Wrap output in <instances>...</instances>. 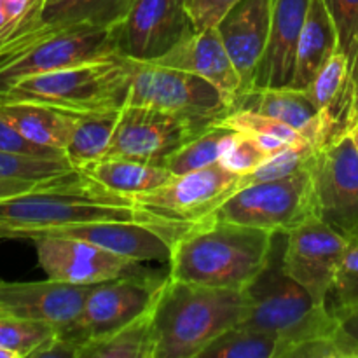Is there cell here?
<instances>
[{"label": "cell", "mask_w": 358, "mask_h": 358, "mask_svg": "<svg viewBox=\"0 0 358 358\" xmlns=\"http://www.w3.org/2000/svg\"><path fill=\"white\" fill-rule=\"evenodd\" d=\"M122 220L152 227L128 196L108 191L77 170L24 194L0 199V238H34L76 224Z\"/></svg>", "instance_id": "obj_1"}, {"label": "cell", "mask_w": 358, "mask_h": 358, "mask_svg": "<svg viewBox=\"0 0 358 358\" xmlns=\"http://www.w3.org/2000/svg\"><path fill=\"white\" fill-rule=\"evenodd\" d=\"M278 233L208 217L171 243V280L245 290L266 268Z\"/></svg>", "instance_id": "obj_2"}, {"label": "cell", "mask_w": 358, "mask_h": 358, "mask_svg": "<svg viewBox=\"0 0 358 358\" xmlns=\"http://www.w3.org/2000/svg\"><path fill=\"white\" fill-rule=\"evenodd\" d=\"M247 311L243 290L177 282L168 275L152 311L156 358H201Z\"/></svg>", "instance_id": "obj_3"}, {"label": "cell", "mask_w": 358, "mask_h": 358, "mask_svg": "<svg viewBox=\"0 0 358 358\" xmlns=\"http://www.w3.org/2000/svg\"><path fill=\"white\" fill-rule=\"evenodd\" d=\"M283 243L285 234L278 233L266 268L243 290L247 311L238 325L280 336V358H285L292 346L339 325L329 306L315 303L310 292L287 275L282 266Z\"/></svg>", "instance_id": "obj_4"}, {"label": "cell", "mask_w": 358, "mask_h": 358, "mask_svg": "<svg viewBox=\"0 0 358 358\" xmlns=\"http://www.w3.org/2000/svg\"><path fill=\"white\" fill-rule=\"evenodd\" d=\"M129 76L131 59L117 56L28 77L0 93V101H31L76 114L122 110L128 100Z\"/></svg>", "instance_id": "obj_5"}, {"label": "cell", "mask_w": 358, "mask_h": 358, "mask_svg": "<svg viewBox=\"0 0 358 358\" xmlns=\"http://www.w3.org/2000/svg\"><path fill=\"white\" fill-rule=\"evenodd\" d=\"M243 184V175L227 170L222 163L173 175L166 184L154 191L133 196V205L142 210L152 227L163 233L173 243L185 227L212 217L238 192Z\"/></svg>", "instance_id": "obj_6"}, {"label": "cell", "mask_w": 358, "mask_h": 358, "mask_svg": "<svg viewBox=\"0 0 358 358\" xmlns=\"http://www.w3.org/2000/svg\"><path fill=\"white\" fill-rule=\"evenodd\" d=\"M126 105L150 107L210 128L233 112V101L201 77L156 62H133Z\"/></svg>", "instance_id": "obj_7"}, {"label": "cell", "mask_w": 358, "mask_h": 358, "mask_svg": "<svg viewBox=\"0 0 358 358\" xmlns=\"http://www.w3.org/2000/svg\"><path fill=\"white\" fill-rule=\"evenodd\" d=\"M168 280V271L138 268L91 285L86 303L73 324L58 332L76 350L91 339L101 338L145 315L156 303Z\"/></svg>", "instance_id": "obj_8"}, {"label": "cell", "mask_w": 358, "mask_h": 358, "mask_svg": "<svg viewBox=\"0 0 358 358\" xmlns=\"http://www.w3.org/2000/svg\"><path fill=\"white\" fill-rule=\"evenodd\" d=\"M117 27H70L0 52V93L42 73L117 58Z\"/></svg>", "instance_id": "obj_9"}, {"label": "cell", "mask_w": 358, "mask_h": 358, "mask_svg": "<svg viewBox=\"0 0 358 358\" xmlns=\"http://www.w3.org/2000/svg\"><path fill=\"white\" fill-rule=\"evenodd\" d=\"M310 166L290 177L240 189L212 217L271 233H290L317 215Z\"/></svg>", "instance_id": "obj_10"}, {"label": "cell", "mask_w": 358, "mask_h": 358, "mask_svg": "<svg viewBox=\"0 0 358 358\" xmlns=\"http://www.w3.org/2000/svg\"><path fill=\"white\" fill-rule=\"evenodd\" d=\"M348 243V236L313 215L285 234L282 266L287 275L310 292L315 303L327 306Z\"/></svg>", "instance_id": "obj_11"}, {"label": "cell", "mask_w": 358, "mask_h": 358, "mask_svg": "<svg viewBox=\"0 0 358 358\" xmlns=\"http://www.w3.org/2000/svg\"><path fill=\"white\" fill-rule=\"evenodd\" d=\"M310 170L317 215L345 236H357L358 149L350 135L317 149Z\"/></svg>", "instance_id": "obj_12"}, {"label": "cell", "mask_w": 358, "mask_h": 358, "mask_svg": "<svg viewBox=\"0 0 358 358\" xmlns=\"http://www.w3.org/2000/svg\"><path fill=\"white\" fill-rule=\"evenodd\" d=\"M205 129L157 108L126 105L105 157H128L163 164Z\"/></svg>", "instance_id": "obj_13"}, {"label": "cell", "mask_w": 358, "mask_h": 358, "mask_svg": "<svg viewBox=\"0 0 358 358\" xmlns=\"http://www.w3.org/2000/svg\"><path fill=\"white\" fill-rule=\"evenodd\" d=\"M194 30L187 0H133L117 27L119 55L157 62Z\"/></svg>", "instance_id": "obj_14"}, {"label": "cell", "mask_w": 358, "mask_h": 358, "mask_svg": "<svg viewBox=\"0 0 358 358\" xmlns=\"http://www.w3.org/2000/svg\"><path fill=\"white\" fill-rule=\"evenodd\" d=\"M37 259L48 278L73 285H94L105 280L117 278L138 262L115 255L90 241L59 234H42L31 240Z\"/></svg>", "instance_id": "obj_15"}, {"label": "cell", "mask_w": 358, "mask_h": 358, "mask_svg": "<svg viewBox=\"0 0 358 358\" xmlns=\"http://www.w3.org/2000/svg\"><path fill=\"white\" fill-rule=\"evenodd\" d=\"M91 285L44 280V282H0V315L42 322L56 334L76 322Z\"/></svg>", "instance_id": "obj_16"}, {"label": "cell", "mask_w": 358, "mask_h": 358, "mask_svg": "<svg viewBox=\"0 0 358 358\" xmlns=\"http://www.w3.org/2000/svg\"><path fill=\"white\" fill-rule=\"evenodd\" d=\"M273 0H238L217 30L241 79V94L252 90L266 51L271 27Z\"/></svg>", "instance_id": "obj_17"}, {"label": "cell", "mask_w": 358, "mask_h": 358, "mask_svg": "<svg viewBox=\"0 0 358 358\" xmlns=\"http://www.w3.org/2000/svg\"><path fill=\"white\" fill-rule=\"evenodd\" d=\"M156 63L185 70L208 80L234 101L241 94V79L220 38L217 27L194 30Z\"/></svg>", "instance_id": "obj_18"}, {"label": "cell", "mask_w": 358, "mask_h": 358, "mask_svg": "<svg viewBox=\"0 0 358 358\" xmlns=\"http://www.w3.org/2000/svg\"><path fill=\"white\" fill-rule=\"evenodd\" d=\"M51 234L90 241L115 255L133 262H170L171 241L154 227L140 222L101 220V222L76 224Z\"/></svg>", "instance_id": "obj_19"}, {"label": "cell", "mask_w": 358, "mask_h": 358, "mask_svg": "<svg viewBox=\"0 0 358 358\" xmlns=\"http://www.w3.org/2000/svg\"><path fill=\"white\" fill-rule=\"evenodd\" d=\"M311 0H273L271 27L266 51L252 87H287L296 65L301 30Z\"/></svg>", "instance_id": "obj_20"}, {"label": "cell", "mask_w": 358, "mask_h": 358, "mask_svg": "<svg viewBox=\"0 0 358 358\" xmlns=\"http://www.w3.org/2000/svg\"><path fill=\"white\" fill-rule=\"evenodd\" d=\"M233 110H254L299 131L317 149L325 145L322 114L304 91L292 87H252L236 98Z\"/></svg>", "instance_id": "obj_21"}, {"label": "cell", "mask_w": 358, "mask_h": 358, "mask_svg": "<svg viewBox=\"0 0 358 358\" xmlns=\"http://www.w3.org/2000/svg\"><path fill=\"white\" fill-rule=\"evenodd\" d=\"M131 3L133 0H45L38 27L0 52L70 27L115 28L122 23Z\"/></svg>", "instance_id": "obj_22"}, {"label": "cell", "mask_w": 358, "mask_h": 358, "mask_svg": "<svg viewBox=\"0 0 358 358\" xmlns=\"http://www.w3.org/2000/svg\"><path fill=\"white\" fill-rule=\"evenodd\" d=\"M339 49L338 31L325 0H311L306 21L301 30L292 79L289 87L306 91L325 63Z\"/></svg>", "instance_id": "obj_23"}, {"label": "cell", "mask_w": 358, "mask_h": 358, "mask_svg": "<svg viewBox=\"0 0 358 358\" xmlns=\"http://www.w3.org/2000/svg\"><path fill=\"white\" fill-rule=\"evenodd\" d=\"M0 117L27 140L65 152L79 114L31 101H0Z\"/></svg>", "instance_id": "obj_24"}, {"label": "cell", "mask_w": 358, "mask_h": 358, "mask_svg": "<svg viewBox=\"0 0 358 358\" xmlns=\"http://www.w3.org/2000/svg\"><path fill=\"white\" fill-rule=\"evenodd\" d=\"M83 171L108 191L128 198L154 191L173 177V173L163 164L128 157H105L87 164Z\"/></svg>", "instance_id": "obj_25"}, {"label": "cell", "mask_w": 358, "mask_h": 358, "mask_svg": "<svg viewBox=\"0 0 358 358\" xmlns=\"http://www.w3.org/2000/svg\"><path fill=\"white\" fill-rule=\"evenodd\" d=\"M338 31L339 51L348 62V84L339 115V133L350 135L358 122V0H325Z\"/></svg>", "instance_id": "obj_26"}, {"label": "cell", "mask_w": 358, "mask_h": 358, "mask_svg": "<svg viewBox=\"0 0 358 358\" xmlns=\"http://www.w3.org/2000/svg\"><path fill=\"white\" fill-rule=\"evenodd\" d=\"M152 311L154 306L131 324L80 345L76 358H156Z\"/></svg>", "instance_id": "obj_27"}, {"label": "cell", "mask_w": 358, "mask_h": 358, "mask_svg": "<svg viewBox=\"0 0 358 358\" xmlns=\"http://www.w3.org/2000/svg\"><path fill=\"white\" fill-rule=\"evenodd\" d=\"M119 115L121 110L79 114V121L65 149L66 157L77 170H83L87 164L96 163L107 156Z\"/></svg>", "instance_id": "obj_28"}, {"label": "cell", "mask_w": 358, "mask_h": 358, "mask_svg": "<svg viewBox=\"0 0 358 358\" xmlns=\"http://www.w3.org/2000/svg\"><path fill=\"white\" fill-rule=\"evenodd\" d=\"M234 135H236V129L217 122L199 133L194 140L177 150L173 156L168 157L163 166H166L173 175H184L220 163Z\"/></svg>", "instance_id": "obj_29"}, {"label": "cell", "mask_w": 358, "mask_h": 358, "mask_svg": "<svg viewBox=\"0 0 358 358\" xmlns=\"http://www.w3.org/2000/svg\"><path fill=\"white\" fill-rule=\"evenodd\" d=\"M282 339L271 332L233 327L220 334L201 358H280Z\"/></svg>", "instance_id": "obj_30"}, {"label": "cell", "mask_w": 358, "mask_h": 358, "mask_svg": "<svg viewBox=\"0 0 358 358\" xmlns=\"http://www.w3.org/2000/svg\"><path fill=\"white\" fill-rule=\"evenodd\" d=\"M56 338V329L42 322L0 315V348L16 358H34L35 353Z\"/></svg>", "instance_id": "obj_31"}, {"label": "cell", "mask_w": 358, "mask_h": 358, "mask_svg": "<svg viewBox=\"0 0 358 358\" xmlns=\"http://www.w3.org/2000/svg\"><path fill=\"white\" fill-rule=\"evenodd\" d=\"M77 171L66 157L48 159V157L23 156V154L0 150V178L27 182H51Z\"/></svg>", "instance_id": "obj_32"}, {"label": "cell", "mask_w": 358, "mask_h": 358, "mask_svg": "<svg viewBox=\"0 0 358 358\" xmlns=\"http://www.w3.org/2000/svg\"><path fill=\"white\" fill-rule=\"evenodd\" d=\"M315 152H317V147L310 142L289 145L287 149L280 150L278 154L269 157L257 170L250 171L248 175H243L241 189L247 187V185L261 184V182L278 180V178L290 177V175L310 166L315 157Z\"/></svg>", "instance_id": "obj_33"}, {"label": "cell", "mask_w": 358, "mask_h": 358, "mask_svg": "<svg viewBox=\"0 0 358 358\" xmlns=\"http://www.w3.org/2000/svg\"><path fill=\"white\" fill-rule=\"evenodd\" d=\"M45 0H0V51L38 27Z\"/></svg>", "instance_id": "obj_34"}, {"label": "cell", "mask_w": 358, "mask_h": 358, "mask_svg": "<svg viewBox=\"0 0 358 358\" xmlns=\"http://www.w3.org/2000/svg\"><path fill=\"white\" fill-rule=\"evenodd\" d=\"M220 124H226L236 131L250 133L255 136H275V138L285 142L287 145L308 142L299 131L287 126L285 122L276 121V119L254 110H233L224 121H220Z\"/></svg>", "instance_id": "obj_35"}, {"label": "cell", "mask_w": 358, "mask_h": 358, "mask_svg": "<svg viewBox=\"0 0 358 358\" xmlns=\"http://www.w3.org/2000/svg\"><path fill=\"white\" fill-rule=\"evenodd\" d=\"M358 304V236L350 238L338 275L334 278L327 306L331 311Z\"/></svg>", "instance_id": "obj_36"}, {"label": "cell", "mask_w": 358, "mask_h": 358, "mask_svg": "<svg viewBox=\"0 0 358 358\" xmlns=\"http://www.w3.org/2000/svg\"><path fill=\"white\" fill-rule=\"evenodd\" d=\"M271 156L273 154L266 150L254 135L236 131L220 163L234 173L248 175L250 171L257 170L261 164H264Z\"/></svg>", "instance_id": "obj_37"}, {"label": "cell", "mask_w": 358, "mask_h": 358, "mask_svg": "<svg viewBox=\"0 0 358 358\" xmlns=\"http://www.w3.org/2000/svg\"><path fill=\"white\" fill-rule=\"evenodd\" d=\"M0 150H3V152L23 154V156L48 157V159H62V157H66V154L63 150L49 149V147L37 145V143L27 140L9 122L3 121L2 117H0Z\"/></svg>", "instance_id": "obj_38"}, {"label": "cell", "mask_w": 358, "mask_h": 358, "mask_svg": "<svg viewBox=\"0 0 358 358\" xmlns=\"http://www.w3.org/2000/svg\"><path fill=\"white\" fill-rule=\"evenodd\" d=\"M236 2L238 0H187V9L196 30H205L217 27Z\"/></svg>", "instance_id": "obj_39"}, {"label": "cell", "mask_w": 358, "mask_h": 358, "mask_svg": "<svg viewBox=\"0 0 358 358\" xmlns=\"http://www.w3.org/2000/svg\"><path fill=\"white\" fill-rule=\"evenodd\" d=\"M45 182H27V180H10V178H0V199L13 198V196L24 194L34 189L41 187Z\"/></svg>", "instance_id": "obj_40"}, {"label": "cell", "mask_w": 358, "mask_h": 358, "mask_svg": "<svg viewBox=\"0 0 358 358\" xmlns=\"http://www.w3.org/2000/svg\"><path fill=\"white\" fill-rule=\"evenodd\" d=\"M332 313H334L336 317H338V320L341 322L343 329L358 341V304L350 308H343V310L338 311H332Z\"/></svg>", "instance_id": "obj_41"}, {"label": "cell", "mask_w": 358, "mask_h": 358, "mask_svg": "<svg viewBox=\"0 0 358 358\" xmlns=\"http://www.w3.org/2000/svg\"><path fill=\"white\" fill-rule=\"evenodd\" d=\"M350 138L353 140V143H355V147L358 149V122L355 126H353L352 131H350Z\"/></svg>", "instance_id": "obj_42"}, {"label": "cell", "mask_w": 358, "mask_h": 358, "mask_svg": "<svg viewBox=\"0 0 358 358\" xmlns=\"http://www.w3.org/2000/svg\"><path fill=\"white\" fill-rule=\"evenodd\" d=\"M0 358H16L13 352H7V350L0 348Z\"/></svg>", "instance_id": "obj_43"}, {"label": "cell", "mask_w": 358, "mask_h": 358, "mask_svg": "<svg viewBox=\"0 0 358 358\" xmlns=\"http://www.w3.org/2000/svg\"><path fill=\"white\" fill-rule=\"evenodd\" d=\"M357 236H358V234H357Z\"/></svg>", "instance_id": "obj_44"}]
</instances>
